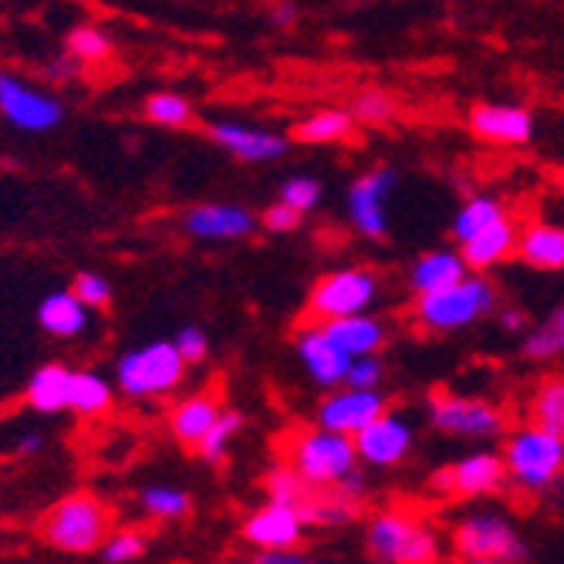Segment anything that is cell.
I'll list each match as a JSON object with an SVG mask.
<instances>
[{
    "instance_id": "1",
    "label": "cell",
    "mask_w": 564,
    "mask_h": 564,
    "mask_svg": "<svg viewBox=\"0 0 564 564\" xmlns=\"http://www.w3.org/2000/svg\"><path fill=\"white\" fill-rule=\"evenodd\" d=\"M112 514L95 494H72L58 500L41 521L44 541L62 554H91L109 534Z\"/></svg>"
},
{
    "instance_id": "2",
    "label": "cell",
    "mask_w": 564,
    "mask_h": 564,
    "mask_svg": "<svg viewBox=\"0 0 564 564\" xmlns=\"http://www.w3.org/2000/svg\"><path fill=\"white\" fill-rule=\"evenodd\" d=\"M494 301H497L494 284L487 278H480V271L477 274L470 271L464 281H456L449 288L420 294L416 322L436 335L459 332V328H470L474 322H480L494 307Z\"/></svg>"
},
{
    "instance_id": "3",
    "label": "cell",
    "mask_w": 564,
    "mask_h": 564,
    "mask_svg": "<svg viewBox=\"0 0 564 564\" xmlns=\"http://www.w3.org/2000/svg\"><path fill=\"white\" fill-rule=\"evenodd\" d=\"M500 456L507 467V480H514L524 490H544L564 470V440L528 423L514 433H507Z\"/></svg>"
},
{
    "instance_id": "4",
    "label": "cell",
    "mask_w": 564,
    "mask_h": 564,
    "mask_svg": "<svg viewBox=\"0 0 564 564\" xmlns=\"http://www.w3.org/2000/svg\"><path fill=\"white\" fill-rule=\"evenodd\" d=\"M366 547L376 561L389 564H430L443 557V544L436 531L423 528L402 510H382L369 521Z\"/></svg>"
},
{
    "instance_id": "5",
    "label": "cell",
    "mask_w": 564,
    "mask_h": 564,
    "mask_svg": "<svg viewBox=\"0 0 564 564\" xmlns=\"http://www.w3.org/2000/svg\"><path fill=\"white\" fill-rule=\"evenodd\" d=\"M186 376V358L180 355L176 341H149L142 348H132L119 358L116 382L126 395L152 399L173 392Z\"/></svg>"
},
{
    "instance_id": "6",
    "label": "cell",
    "mask_w": 564,
    "mask_h": 564,
    "mask_svg": "<svg viewBox=\"0 0 564 564\" xmlns=\"http://www.w3.org/2000/svg\"><path fill=\"white\" fill-rule=\"evenodd\" d=\"M291 467L312 487H338L351 470H358L355 440L335 430H307L291 440Z\"/></svg>"
},
{
    "instance_id": "7",
    "label": "cell",
    "mask_w": 564,
    "mask_h": 564,
    "mask_svg": "<svg viewBox=\"0 0 564 564\" xmlns=\"http://www.w3.org/2000/svg\"><path fill=\"white\" fill-rule=\"evenodd\" d=\"M453 557L459 561H477V564H510L524 561L528 547L518 534V528L500 514H470L453 528Z\"/></svg>"
},
{
    "instance_id": "8",
    "label": "cell",
    "mask_w": 564,
    "mask_h": 564,
    "mask_svg": "<svg viewBox=\"0 0 564 564\" xmlns=\"http://www.w3.org/2000/svg\"><path fill=\"white\" fill-rule=\"evenodd\" d=\"M379 297V278L366 268H345V271H332L325 274L315 291L312 301H307V312H312L318 322H332V318H345V315H358L369 312Z\"/></svg>"
},
{
    "instance_id": "9",
    "label": "cell",
    "mask_w": 564,
    "mask_h": 564,
    "mask_svg": "<svg viewBox=\"0 0 564 564\" xmlns=\"http://www.w3.org/2000/svg\"><path fill=\"white\" fill-rule=\"evenodd\" d=\"M430 420H433V430L446 436H464V440H490L507 430L500 405L487 399H470V395H449V392L430 395Z\"/></svg>"
},
{
    "instance_id": "10",
    "label": "cell",
    "mask_w": 564,
    "mask_h": 564,
    "mask_svg": "<svg viewBox=\"0 0 564 564\" xmlns=\"http://www.w3.org/2000/svg\"><path fill=\"white\" fill-rule=\"evenodd\" d=\"M0 116L21 132H47L62 122L65 109L55 95L34 88L11 72H0Z\"/></svg>"
},
{
    "instance_id": "11",
    "label": "cell",
    "mask_w": 564,
    "mask_h": 564,
    "mask_svg": "<svg viewBox=\"0 0 564 564\" xmlns=\"http://www.w3.org/2000/svg\"><path fill=\"white\" fill-rule=\"evenodd\" d=\"M507 484V467L500 453H470L456 464H446L436 477H433V490L443 497H484V494H497Z\"/></svg>"
},
{
    "instance_id": "12",
    "label": "cell",
    "mask_w": 564,
    "mask_h": 564,
    "mask_svg": "<svg viewBox=\"0 0 564 564\" xmlns=\"http://www.w3.org/2000/svg\"><path fill=\"white\" fill-rule=\"evenodd\" d=\"M386 409H389V402H386V395L379 389H351V386H345V389L332 392L322 402L318 426L355 436L358 430H366L376 416H382Z\"/></svg>"
},
{
    "instance_id": "13",
    "label": "cell",
    "mask_w": 564,
    "mask_h": 564,
    "mask_svg": "<svg viewBox=\"0 0 564 564\" xmlns=\"http://www.w3.org/2000/svg\"><path fill=\"white\" fill-rule=\"evenodd\" d=\"M395 189V173L392 170H372L362 180H355L348 189V220L362 237H382L389 220L386 207Z\"/></svg>"
},
{
    "instance_id": "14",
    "label": "cell",
    "mask_w": 564,
    "mask_h": 564,
    "mask_svg": "<svg viewBox=\"0 0 564 564\" xmlns=\"http://www.w3.org/2000/svg\"><path fill=\"white\" fill-rule=\"evenodd\" d=\"M351 440H355L358 459H366L369 467H395L405 459V453L413 449V426H409V420H402L386 409L382 416H376Z\"/></svg>"
},
{
    "instance_id": "15",
    "label": "cell",
    "mask_w": 564,
    "mask_h": 564,
    "mask_svg": "<svg viewBox=\"0 0 564 564\" xmlns=\"http://www.w3.org/2000/svg\"><path fill=\"white\" fill-rule=\"evenodd\" d=\"M304 518L294 503H278V500H268V507L253 510L243 524V538L253 544V547H297L301 538H304Z\"/></svg>"
},
{
    "instance_id": "16",
    "label": "cell",
    "mask_w": 564,
    "mask_h": 564,
    "mask_svg": "<svg viewBox=\"0 0 564 564\" xmlns=\"http://www.w3.org/2000/svg\"><path fill=\"white\" fill-rule=\"evenodd\" d=\"M207 132L220 149H227L230 156H237L243 163H274V160L284 156L288 145H291L278 132L253 129V126H243V122H214Z\"/></svg>"
},
{
    "instance_id": "17",
    "label": "cell",
    "mask_w": 564,
    "mask_h": 564,
    "mask_svg": "<svg viewBox=\"0 0 564 564\" xmlns=\"http://www.w3.org/2000/svg\"><path fill=\"white\" fill-rule=\"evenodd\" d=\"M297 358L304 372L312 376L322 389H335L345 382V372L351 366V355L335 345V338L318 325V328H304L297 338Z\"/></svg>"
},
{
    "instance_id": "18",
    "label": "cell",
    "mask_w": 564,
    "mask_h": 564,
    "mask_svg": "<svg viewBox=\"0 0 564 564\" xmlns=\"http://www.w3.org/2000/svg\"><path fill=\"white\" fill-rule=\"evenodd\" d=\"M470 129L494 145H524L534 135V119L521 106H503V101H487L470 112Z\"/></svg>"
},
{
    "instance_id": "19",
    "label": "cell",
    "mask_w": 564,
    "mask_h": 564,
    "mask_svg": "<svg viewBox=\"0 0 564 564\" xmlns=\"http://www.w3.org/2000/svg\"><path fill=\"white\" fill-rule=\"evenodd\" d=\"M253 214L243 207H234V203H203V207H193L183 220V227L199 237V240H240L253 230Z\"/></svg>"
},
{
    "instance_id": "20",
    "label": "cell",
    "mask_w": 564,
    "mask_h": 564,
    "mask_svg": "<svg viewBox=\"0 0 564 564\" xmlns=\"http://www.w3.org/2000/svg\"><path fill=\"white\" fill-rule=\"evenodd\" d=\"M514 250H518V227L510 224V217L490 224L487 230H480L470 240L459 243V253H464L467 268L470 271H480V274L490 271V268H497L500 261H507Z\"/></svg>"
},
{
    "instance_id": "21",
    "label": "cell",
    "mask_w": 564,
    "mask_h": 564,
    "mask_svg": "<svg viewBox=\"0 0 564 564\" xmlns=\"http://www.w3.org/2000/svg\"><path fill=\"white\" fill-rule=\"evenodd\" d=\"M322 328L335 338L338 348H345L351 358L355 355H379V348L386 345L389 338V328L386 322L358 312V315H345V318H332V322H322Z\"/></svg>"
},
{
    "instance_id": "22",
    "label": "cell",
    "mask_w": 564,
    "mask_h": 564,
    "mask_svg": "<svg viewBox=\"0 0 564 564\" xmlns=\"http://www.w3.org/2000/svg\"><path fill=\"white\" fill-rule=\"evenodd\" d=\"M37 325L55 338H75L88 328V307L75 291H55L41 301Z\"/></svg>"
},
{
    "instance_id": "23",
    "label": "cell",
    "mask_w": 564,
    "mask_h": 564,
    "mask_svg": "<svg viewBox=\"0 0 564 564\" xmlns=\"http://www.w3.org/2000/svg\"><path fill=\"white\" fill-rule=\"evenodd\" d=\"M518 258L538 271H561L564 268V227L554 224H531L518 234Z\"/></svg>"
},
{
    "instance_id": "24",
    "label": "cell",
    "mask_w": 564,
    "mask_h": 564,
    "mask_svg": "<svg viewBox=\"0 0 564 564\" xmlns=\"http://www.w3.org/2000/svg\"><path fill=\"white\" fill-rule=\"evenodd\" d=\"M467 274L470 268L459 250H430L413 264V271H409V284L416 288V294H426V291H440V288L464 281Z\"/></svg>"
},
{
    "instance_id": "25",
    "label": "cell",
    "mask_w": 564,
    "mask_h": 564,
    "mask_svg": "<svg viewBox=\"0 0 564 564\" xmlns=\"http://www.w3.org/2000/svg\"><path fill=\"white\" fill-rule=\"evenodd\" d=\"M220 416V402L214 392H196V395H186L176 409H173V433L183 446H196L207 430L217 423Z\"/></svg>"
},
{
    "instance_id": "26",
    "label": "cell",
    "mask_w": 564,
    "mask_h": 564,
    "mask_svg": "<svg viewBox=\"0 0 564 564\" xmlns=\"http://www.w3.org/2000/svg\"><path fill=\"white\" fill-rule=\"evenodd\" d=\"M72 395V372L65 366H41L28 382V405L34 413H65Z\"/></svg>"
},
{
    "instance_id": "27",
    "label": "cell",
    "mask_w": 564,
    "mask_h": 564,
    "mask_svg": "<svg viewBox=\"0 0 564 564\" xmlns=\"http://www.w3.org/2000/svg\"><path fill=\"white\" fill-rule=\"evenodd\" d=\"M528 420L564 440V376H551L534 389L528 402Z\"/></svg>"
},
{
    "instance_id": "28",
    "label": "cell",
    "mask_w": 564,
    "mask_h": 564,
    "mask_svg": "<svg viewBox=\"0 0 564 564\" xmlns=\"http://www.w3.org/2000/svg\"><path fill=\"white\" fill-rule=\"evenodd\" d=\"M355 129V116L351 112H341V109H322V112H312L307 119L297 122L294 129V139L297 142H307V145H322V142H341L348 139Z\"/></svg>"
},
{
    "instance_id": "29",
    "label": "cell",
    "mask_w": 564,
    "mask_h": 564,
    "mask_svg": "<svg viewBox=\"0 0 564 564\" xmlns=\"http://www.w3.org/2000/svg\"><path fill=\"white\" fill-rule=\"evenodd\" d=\"M503 217H507V210H503V203L497 196H474V199H467L464 207L456 210L453 237H456V243H464V240H470L474 234L487 230L490 224H497Z\"/></svg>"
},
{
    "instance_id": "30",
    "label": "cell",
    "mask_w": 564,
    "mask_h": 564,
    "mask_svg": "<svg viewBox=\"0 0 564 564\" xmlns=\"http://www.w3.org/2000/svg\"><path fill=\"white\" fill-rule=\"evenodd\" d=\"M112 405V386L109 379H101L98 372H72V395L68 409L82 416H98Z\"/></svg>"
},
{
    "instance_id": "31",
    "label": "cell",
    "mask_w": 564,
    "mask_h": 564,
    "mask_svg": "<svg viewBox=\"0 0 564 564\" xmlns=\"http://www.w3.org/2000/svg\"><path fill=\"white\" fill-rule=\"evenodd\" d=\"M297 510H301V518H304L307 528H338V524H348L355 518V503L341 490L328 494V497L312 494Z\"/></svg>"
},
{
    "instance_id": "32",
    "label": "cell",
    "mask_w": 564,
    "mask_h": 564,
    "mask_svg": "<svg viewBox=\"0 0 564 564\" xmlns=\"http://www.w3.org/2000/svg\"><path fill=\"white\" fill-rule=\"evenodd\" d=\"M521 351L531 362H544V358H557L564 351V304L554 307L534 332H528V338L521 341Z\"/></svg>"
},
{
    "instance_id": "33",
    "label": "cell",
    "mask_w": 564,
    "mask_h": 564,
    "mask_svg": "<svg viewBox=\"0 0 564 564\" xmlns=\"http://www.w3.org/2000/svg\"><path fill=\"white\" fill-rule=\"evenodd\" d=\"M139 503H142L145 514L156 518V521H176V518L189 514V507H193L189 494L180 487H145L139 494Z\"/></svg>"
},
{
    "instance_id": "34",
    "label": "cell",
    "mask_w": 564,
    "mask_h": 564,
    "mask_svg": "<svg viewBox=\"0 0 564 564\" xmlns=\"http://www.w3.org/2000/svg\"><path fill=\"white\" fill-rule=\"evenodd\" d=\"M240 426H243L240 413H234V409H220L217 423L207 430V436L196 443L199 456L207 459V464H220V459L227 456V449H230V443H234V436L240 433Z\"/></svg>"
},
{
    "instance_id": "35",
    "label": "cell",
    "mask_w": 564,
    "mask_h": 564,
    "mask_svg": "<svg viewBox=\"0 0 564 564\" xmlns=\"http://www.w3.org/2000/svg\"><path fill=\"white\" fill-rule=\"evenodd\" d=\"M145 119L166 129H183L193 122V106L176 91H160L145 101Z\"/></svg>"
},
{
    "instance_id": "36",
    "label": "cell",
    "mask_w": 564,
    "mask_h": 564,
    "mask_svg": "<svg viewBox=\"0 0 564 564\" xmlns=\"http://www.w3.org/2000/svg\"><path fill=\"white\" fill-rule=\"evenodd\" d=\"M68 51L75 62H106L112 55V37L101 28L82 24L68 34Z\"/></svg>"
},
{
    "instance_id": "37",
    "label": "cell",
    "mask_w": 564,
    "mask_h": 564,
    "mask_svg": "<svg viewBox=\"0 0 564 564\" xmlns=\"http://www.w3.org/2000/svg\"><path fill=\"white\" fill-rule=\"evenodd\" d=\"M312 494H315V487L307 484L291 464L271 470V477H268V497L278 500V503H294V507H301Z\"/></svg>"
},
{
    "instance_id": "38",
    "label": "cell",
    "mask_w": 564,
    "mask_h": 564,
    "mask_svg": "<svg viewBox=\"0 0 564 564\" xmlns=\"http://www.w3.org/2000/svg\"><path fill=\"white\" fill-rule=\"evenodd\" d=\"M145 554V534L139 531H119L109 541H101V561L109 564H126Z\"/></svg>"
},
{
    "instance_id": "39",
    "label": "cell",
    "mask_w": 564,
    "mask_h": 564,
    "mask_svg": "<svg viewBox=\"0 0 564 564\" xmlns=\"http://www.w3.org/2000/svg\"><path fill=\"white\" fill-rule=\"evenodd\" d=\"M395 112L392 98L386 91H362L355 101H351V116L355 122H369V126H379V122H389Z\"/></svg>"
},
{
    "instance_id": "40",
    "label": "cell",
    "mask_w": 564,
    "mask_h": 564,
    "mask_svg": "<svg viewBox=\"0 0 564 564\" xmlns=\"http://www.w3.org/2000/svg\"><path fill=\"white\" fill-rule=\"evenodd\" d=\"M281 199L291 203L294 210L307 214V210H315V207H318V199H322V183L312 180V176H291V180L281 186Z\"/></svg>"
},
{
    "instance_id": "41",
    "label": "cell",
    "mask_w": 564,
    "mask_h": 564,
    "mask_svg": "<svg viewBox=\"0 0 564 564\" xmlns=\"http://www.w3.org/2000/svg\"><path fill=\"white\" fill-rule=\"evenodd\" d=\"M72 291L82 297V304L88 307V312H91V307H109V301H112V284H109V278H101V274H95V271L78 274Z\"/></svg>"
},
{
    "instance_id": "42",
    "label": "cell",
    "mask_w": 564,
    "mask_h": 564,
    "mask_svg": "<svg viewBox=\"0 0 564 564\" xmlns=\"http://www.w3.org/2000/svg\"><path fill=\"white\" fill-rule=\"evenodd\" d=\"M382 372L386 369H382V362H379L376 355H355L341 386H351V389H379Z\"/></svg>"
},
{
    "instance_id": "43",
    "label": "cell",
    "mask_w": 564,
    "mask_h": 564,
    "mask_svg": "<svg viewBox=\"0 0 564 564\" xmlns=\"http://www.w3.org/2000/svg\"><path fill=\"white\" fill-rule=\"evenodd\" d=\"M301 210H294L291 203H284V199H278V203H271V207L264 210V227L268 230H274V234H291V230H297L301 227Z\"/></svg>"
},
{
    "instance_id": "44",
    "label": "cell",
    "mask_w": 564,
    "mask_h": 564,
    "mask_svg": "<svg viewBox=\"0 0 564 564\" xmlns=\"http://www.w3.org/2000/svg\"><path fill=\"white\" fill-rule=\"evenodd\" d=\"M176 341V348H180V355L186 358V366L189 362H203L207 358V351H210V341H207V335H203L199 328H180V335L173 338Z\"/></svg>"
},
{
    "instance_id": "45",
    "label": "cell",
    "mask_w": 564,
    "mask_h": 564,
    "mask_svg": "<svg viewBox=\"0 0 564 564\" xmlns=\"http://www.w3.org/2000/svg\"><path fill=\"white\" fill-rule=\"evenodd\" d=\"M258 561L261 564H301L307 557L301 551H294V547H268V551L258 554Z\"/></svg>"
},
{
    "instance_id": "46",
    "label": "cell",
    "mask_w": 564,
    "mask_h": 564,
    "mask_svg": "<svg viewBox=\"0 0 564 564\" xmlns=\"http://www.w3.org/2000/svg\"><path fill=\"white\" fill-rule=\"evenodd\" d=\"M271 18H274V24H278V28H291V24H294V18H297V8L291 4V0H281V4L274 8V14H271Z\"/></svg>"
},
{
    "instance_id": "47",
    "label": "cell",
    "mask_w": 564,
    "mask_h": 564,
    "mask_svg": "<svg viewBox=\"0 0 564 564\" xmlns=\"http://www.w3.org/2000/svg\"><path fill=\"white\" fill-rule=\"evenodd\" d=\"M524 312H514V307H507V312L500 315V325L507 328V332H518V328H524Z\"/></svg>"
},
{
    "instance_id": "48",
    "label": "cell",
    "mask_w": 564,
    "mask_h": 564,
    "mask_svg": "<svg viewBox=\"0 0 564 564\" xmlns=\"http://www.w3.org/2000/svg\"><path fill=\"white\" fill-rule=\"evenodd\" d=\"M41 446H44V436H37V433L21 440V453H41Z\"/></svg>"
},
{
    "instance_id": "49",
    "label": "cell",
    "mask_w": 564,
    "mask_h": 564,
    "mask_svg": "<svg viewBox=\"0 0 564 564\" xmlns=\"http://www.w3.org/2000/svg\"><path fill=\"white\" fill-rule=\"evenodd\" d=\"M561 186H564V170H561Z\"/></svg>"
}]
</instances>
